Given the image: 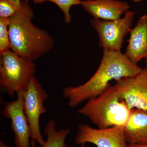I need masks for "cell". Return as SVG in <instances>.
Wrapping results in <instances>:
<instances>
[{"label": "cell", "mask_w": 147, "mask_h": 147, "mask_svg": "<svg viewBox=\"0 0 147 147\" xmlns=\"http://www.w3.org/2000/svg\"><path fill=\"white\" fill-rule=\"evenodd\" d=\"M142 68L130 61L121 52L103 50L101 62L91 78L82 85L64 88L63 94L71 108L97 97L108 89L113 80L135 76Z\"/></svg>", "instance_id": "1"}, {"label": "cell", "mask_w": 147, "mask_h": 147, "mask_svg": "<svg viewBox=\"0 0 147 147\" xmlns=\"http://www.w3.org/2000/svg\"><path fill=\"white\" fill-rule=\"evenodd\" d=\"M34 16L29 3L22 0L19 10L10 17L9 27L11 50L33 61L50 52L55 45L48 32L33 23Z\"/></svg>", "instance_id": "2"}, {"label": "cell", "mask_w": 147, "mask_h": 147, "mask_svg": "<svg viewBox=\"0 0 147 147\" xmlns=\"http://www.w3.org/2000/svg\"><path fill=\"white\" fill-rule=\"evenodd\" d=\"M131 112V110L121 100L114 86H110L97 97L88 100L78 111L98 129L123 126Z\"/></svg>", "instance_id": "3"}, {"label": "cell", "mask_w": 147, "mask_h": 147, "mask_svg": "<svg viewBox=\"0 0 147 147\" xmlns=\"http://www.w3.org/2000/svg\"><path fill=\"white\" fill-rule=\"evenodd\" d=\"M0 86L13 98L15 94L26 89L36 71L34 61L9 50L0 55Z\"/></svg>", "instance_id": "4"}, {"label": "cell", "mask_w": 147, "mask_h": 147, "mask_svg": "<svg viewBox=\"0 0 147 147\" xmlns=\"http://www.w3.org/2000/svg\"><path fill=\"white\" fill-rule=\"evenodd\" d=\"M135 13L128 11L123 18L113 21L92 19L91 25L97 32L99 45L103 50L121 52L124 39L129 33Z\"/></svg>", "instance_id": "5"}, {"label": "cell", "mask_w": 147, "mask_h": 147, "mask_svg": "<svg viewBox=\"0 0 147 147\" xmlns=\"http://www.w3.org/2000/svg\"><path fill=\"white\" fill-rule=\"evenodd\" d=\"M24 111L30 127L32 140L42 146L45 143L40 131L39 119L46 112L43 102L48 95L36 76L31 79L26 89L23 90Z\"/></svg>", "instance_id": "6"}, {"label": "cell", "mask_w": 147, "mask_h": 147, "mask_svg": "<svg viewBox=\"0 0 147 147\" xmlns=\"http://www.w3.org/2000/svg\"><path fill=\"white\" fill-rule=\"evenodd\" d=\"M115 84L120 98L129 109L147 112V69L134 76L124 77Z\"/></svg>", "instance_id": "7"}, {"label": "cell", "mask_w": 147, "mask_h": 147, "mask_svg": "<svg viewBox=\"0 0 147 147\" xmlns=\"http://www.w3.org/2000/svg\"><path fill=\"white\" fill-rule=\"evenodd\" d=\"M74 142L76 145L91 143L97 147H127L128 146L122 126L95 129L86 124H80Z\"/></svg>", "instance_id": "8"}, {"label": "cell", "mask_w": 147, "mask_h": 147, "mask_svg": "<svg viewBox=\"0 0 147 147\" xmlns=\"http://www.w3.org/2000/svg\"><path fill=\"white\" fill-rule=\"evenodd\" d=\"M22 90L16 93V100L5 103L2 114L5 118L10 120L11 127L14 134L15 146L31 147L30 141L31 138V133L24 113Z\"/></svg>", "instance_id": "9"}, {"label": "cell", "mask_w": 147, "mask_h": 147, "mask_svg": "<svg viewBox=\"0 0 147 147\" xmlns=\"http://www.w3.org/2000/svg\"><path fill=\"white\" fill-rule=\"evenodd\" d=\"M81 5L94 18L105 21L119 19L130 7L128 3L120 0H84Z\"/></svg>", "instance_id": "10"}, {"label": "cell", "mask_w": 147, "mask_h": 147, "mask_svg": "<svg viewBox=\"0 0 147 147\" xmlns=\"http://www.w3.org/2000/svg\"><path fill=\"white\" fill-rule=\"evenodd\" d=\"M128 45L124 54L134 63L137 64L147 57V15L141 16L137 25L129 31Z\"/></svg>", "instance_id": "11"}, {"label": "cell", "mask_w": 147, "mask_h": 147, "mask_svg": "<svg viewBox=\"0 0 147 147\" xmlns=\"http://www.w3.org/2000/svg\"><path fill=\"white\" fill-rule=\"evenodd\" d=\"M127 144H147V112L139 109L131 110L128 120L123 126Z\"/></svg>", "instance_id": "12"}, {"label": "cell", "mask_w": 147, "mask_h": 147, "mask_svg": "<svg viewBox=\"0 0 147 147\" xmlns=\"http://www.w3.org/2000/svg\"><path fill=\"white\" fill-rule=\"evenodd\" d=\"M70 131L68 128L57 130L55 121L51 119L47 123L43 131L47 139L41 147H67L65 139ZM35 143V141L32 140V147H36Z\"/></svg>", "instance_id": "13"}, {"label": "cell", "mask_w": 147, "mask_h": 147, "mask_svg": "<svg viewBox=\"0 0 147 147\" xmlns=\"http://www.w3.org/2000/svg\"><path fill=\"white\" fill-rule=\"evenodd\" d=\"M51 2L55 3L62 11L66 24L71 23L72 18L70 13V9L73 5H81V0H33L36 4H40L45 2Z\"/></svg>", "instance_id": "14"}, {"label": "cell", "mask_w": 147, "mask_h": 147, "mask_svg": "<svg viewBox=\"0 0 147 147\" xmlns=\"http://www.w3.org/2000/svg\"><path fill=\"white\" fill-rule=\"evenodd\" d=\"M10 18L0 17V55L11 49L9 27Z\"/></svg>", "instance_id": "15"}, {"label": "cell", "mask_w": 147, "mask_h": 147, "mask_svg": "<svg viewBox=\"0 0 147 147\" xmlns=\"http://www.w3.org/2000/svg\"><path fill=\"white\" fill-rule=\"evenodd\" d=\"M21 0H0V17L10 18L21 7Z\"/></svg>", "instance_id": "16"}, {"label": "cell", "mask_w": 147, "mask_h": 147, "mask_svg": "<svg viewBox=\"0 0 147 147\" xmlns=\"http://www.w3.org/2000/svg\"><path fill=\"white\" fill-rule=\"evenodd\" d=\"M127 147H147V144H129Z\"/></svg>", "instance_id": "17"}, {"label": "cell", "mask_w": 147, "mask_h": 147, "mask_svg": "<svg viewBox=\"0 0 147 147\" xmlns=\"http://www.w3.org/2000/svg\"><path fill=\"white\" fill-rule=\"evenodd\" d=\"M0 147H9L2 141H0Z\"/></svg>", "instance_id": "18"}, {"label": "cell", "mask_w": 147, "mask_h": 147, "mask_svg": "<svg viewBox=\"0 0 147 147\" xmlns=\"http://www.w3.org/2000/svg\"><path fill=\"white\" fill-rule=\"evenodd\" d=\"M143 1L144 0H132V1L135 3L141 2Z\"/></svg>", "instance_id": "19"}, {"label": "cell", "mask_w": 147, "mask_h": 147, "mask_svg": "<svg viewBox=\"0 0 147 147\" xmlns=\"http://www.w3.org/2000/svg\"><path fill=\"white\" fill-rule=\"evenodd\" d=\"M145 63H146V68L147 69V57L145 58Z\"/></svg>", "instance_id": "20"}, {"label": "cell", "mask_w": 147, "mask_h": 147, "mask_svg": "<svg viewBox=\"0 0 147 147\" xmlns=\"http://www.w3.org/2000/svg\"><path fill=\"white\" fill-rule=\"evenodd\" d=\"M25 1H26V2H29V1L30 0H25Z\"/></svg>", "instance_id": "21"}]
</instances>
